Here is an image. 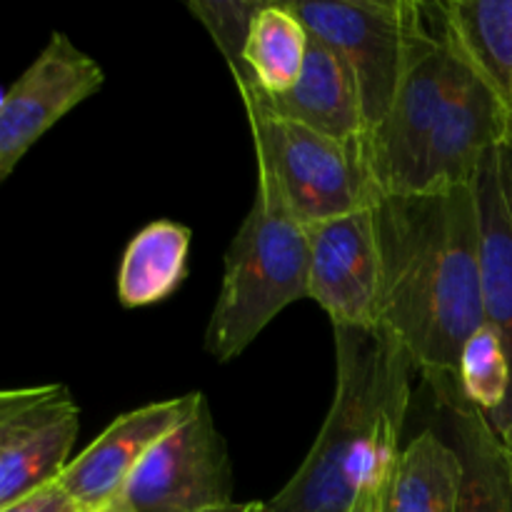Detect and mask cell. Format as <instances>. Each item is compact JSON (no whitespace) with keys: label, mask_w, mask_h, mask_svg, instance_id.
Returning <instances> with one entry per match:
<instances>
[{"label":"cell","mask_w":512,"mask_h":512,"mask_svg":"<svg viewBox=\"0 0 512 512\" xmlns=\"http://www.w3.org/2000/svg\"><path fill=\"white\" fill-rule=\"evenodd\" d=\"M0 512H83L80 505L68 495V490L58 483H50L35 493L25 495L18 503L8 505Z\"/></svg>","instance_id":"cell-23"},{"label":"cell","mask_w":512,"mask_h":512,"mask_svg":"<svg viewBox=\"0 0 512 512\" xmlns=\"http://www.w3.org/2000/svg\"><path fill=\"white\" fill-rule=\"evenodd\" d=\"M123 500L135 512H210L233 505V465L205 395L130 475Z\"/></svg>","instance_id":"cell-7"},{"label":"cell","mask_w":512,"mask_h":512,"mask_svg":"<svg viewBox=\"0 0 512 512\" xmlns=\"http://www.w3.org/2000/svg\"><path fill=\"white\" fill-rule=\"evenodd\" d=\"M88 512H135V510L130 508V505L125 503L123 498H118V500H115V503L103 505V508H98V510H88Z\"/></svg>","instance_id":"cell-24"},{"label":"cell","mask_w":512,"mask_h":512,"mask_svg":"<svg viewBox=\"0 0 512 512\" xmlns=\"http://www.w3.org/2000/svg\"><path fill=\"white\" fill-rule=\"evenodd\" d=\"M508 148H510V155H512V138H508Z\"/></svg>","instance_id":"cell-29"},{"label":"cell","mask_w":512,"mask_h":512,"mask_svg":"<svg viewBox=\"0 0 512 512\" xmlns=\"http://www.w3.org/2000/svg\"><path fill=\"white\" fill-rule=\"evenodd\" d=\"M448 413L463 460L458 512H512V463L498 430L465 403L450 405Z\"/></svg>","instance_id":"cell-17"},{"label":"cell","mask_w":512,"mask_h":512,"mask_svg":"<svg viewBox=\"0 0 512 512\" xmlns=\"http://www.w3.org/2000/svg\"><path fill=\"white\" fill-rule=\"evenodd\" d=\"M508 138H512V105L508 108Z\"/></svg>","instance_id":"cell-27"},{"label":"cell","mask_w":512,"mask_h":512,"mask_svg":"<svg viewBox=\"0 0 512 512\" xmlns=\"http://www.w3.org/2000/svg\"><path fill=\"white\" fill-rule=\"evenodd\" d=\"M80 433V410L68 388L18 420L0 450V510L58 483Z\"/></svg>","instance_id":"cell-13"},{"label":"cell","mask_w":512,"mask_h":512,"mask_svg":"<svg viewBox=\"0 0 512 512\" xmlns=\"http://www.w3.org/2000/svg\"><path fill=\"white\" fill-rule=\"evenodd\" d=\"M500 438H503L505 448H508V453H510V463H512V428L505 430V433H500Z\"/></svg>","instance_id":"cell-26"},{"label":"cell","mask_w":512,"mask_h":512,"mask_svg":"<svg viewBox=\"0 0 512 512\" xmlns=\"http://www.w3.org/2000/svg\"><path fill=\"white\" fill-rule=\"evenodd\" d=\"M193 233L175 220H153L133 235L115 280L118 303L128 310L150 308L178 293L188 275Z\"/></svg>","instance_id":"cell-15"},{"label":"cell","mask_w":512,"mask_h":512,"mask_svg":"<svg viewBox=\"0 0 512 512\" xmlns=\"http://www.w3.org/2000/svg\"><path fill=\"white\" fill-rule=\"evenodd\" d=\"M63 385H30V388H0V450L10 438L18 420L35 405L53 398Z\"/></svg>","instance_id":"cell-22"},{"label":"cell","mask_w":512,"mask_h":512,"mask_svg":"<svg viewBox=\"0 0 512 512\" xmlns=\"http://www.w3.org/2000/svg\"><path fill=\"white\" fill-rule=\"evenodd\" d=\"M458 58V45L445 30L438 3H433V30L415 53L388 115L363 145L378 198L420 195L425 155L448 98Z\"/></svg>","instance_id":"cell-6"},{"label":"cell","mask_w":512,"mask_h":512,"mask_svg":"<svg viewBox=\"0 0 512 512\" xmlns=\"http://www.w3.org/2000/svg\"><path fill=\"white\" fill-rule=\"evenodd\" d=\"M253 90V88H250ZM258 93V90H255ZM263 105L280 118L305 125L348 145L363 148L365 130L363 103L353 73L328 45L310 35L308 58L298 83L280 95H260Z\"/></svg>","instance_id":"cell-14"},{"label":"cell","mask_w":512,"mask_h":512,"mask_svg":"<svg viewBox=\"0 0 512 512\" xmlns=\"http://www.w3.org/2000/svg\"><path fill=\"white\" fill-rule=\"evenodd\" d=\"M310 33L290 0H260L243 48V80L235 88L280 95L298 83L308 58Z\"/></svg>","instance_id":"cell-16"},{"label":"cell","mask_w":512,"mask_h":512,"mask_svg":"<svg viewBox=\"0 0 512 512\" xmlns=\"http://www.w3.org/2000/svg\"><path fill=\"white\" fill-rule=\"evenodd\" d=\"M298 300H308V233L273 185L258 178L253 208L225 253L205 350L218 363L235 360Z\"/></svg>","instance_id":"cell-3"},{"label":"cell","mask_w":512,"mask_h":512,"mask_svg":"<svg viewBox=\"0 0 512 512\" xmlns=\"http://www.w3.org/2000/svg\"><path fill=\"white\" fill-rule=\"evenodd\" d=\"M460 400L495 420L508 405L512 390V368L503 338L485 323L463 345L458 360Z\"/></svg>","instance_id":"cell-20"},{"label":"cell","mask_w":512,"mask_h":512,"mask_svg":"<svg viewBox=\"0 0 512 512\" xmlns=\"http://www.w3.org/2000/svg\"><path fill=\"white\" fill-rule=\"evenodd\" d=\"M460 50V48H458ZM508 143V108L460 53L448 98L430 138L420 193L473 185L485 155Z\"/></svg>","instance_id":"cell-10"},{"label":"cell","mask_w":512,"mask_h":512,"mask_svg":"<svg viewBox=\"0 0 512 512\" xmlns=\"http://www.w3.org/2000/svg\"><path fill=\"white\" fill-rule=\"evenodd\" d=\"M308 300L318 303L333 328H380L383 255L375 205L305 228Z\"/></svg>","instance_id":"cell-8"},{"label":"cell","mask_w":512,"mask_h":512,"mask_svg":"<svg viewBox=\"0 0 512 512\" xmlns=\"http://www.w3.org/2000/svg\"><path fill=\"white\" fill-rule=\"evenodd\" d=\"M103 83L98 60L55 30L0 100V183L58 120L98 93Z\"/></svg>","instance_id":"cell-9"},{"label":"cell","mask_w":512,"mask_h":512,"mask_svg":"<svg viewBox=\"0 0 512 512\" xmlns=\"http://www.w3.org/2000/svg\"><path fill=\"white\" fill-rule=\"evenodd\" d=\"M250 505H253V503H248V505H238V503H233V505H228V508L210 510V512H250Z\"/></svg>","instance_id":"cell-25"},{"label":"cell","mask_w":512,"mask_h":512,"mask_svg":"<svg viewBox=\"0 0 512 512\" xmlns=\"http://www.w3.org/2000/svg\"><path fill=\"white\" fill-rule=\"evenodd\" d=\"M253 135L258 178L268 180L300 225H315L375 205L373 178L360 145L340 143L280 118L258 93L238 88Z\"/></svg>","instance_id":"cell-4"},{"label":"cell","mask_w":512,"mask_h":512,"mask_svg":"<svg viewBox=\"0 0 512 512\" xmlns=\"http://www.w3.org/2000/svg\"><path fill=\"white\" fill-rule=\"evenodd\" d=\"M463 460L455 445L423 430L403 448L385 512H458Z\"/></svg>","instance_id":"cell-19"},{"label":"cell","mask_w":512,"mask_h":512,"mask_svg":"<svg viewBox=\"0 0 512 512\" xmlns=\"http://www.w3.org/2000/svg\"><path fill=\"white\" fill-rule=\"evenodd\" d=\"M290 8L350 68L370 135L388 115L415 53L433 30V3L290 0Z\"/></svg>","instance_id":"cell-5"},{"label":"cell","mask_w":512,"mask_h":512,"mask_svg":"<svg viewBox=\"0 0 512 512\" xmlns=\"http://www.w3.org/2000/svg\"><path fill=\"white\" fill-rule=\"evenodd\" d=\"M250 512H265V505L263 503H253V505H250Z\"/></svg>","instance_id":"cell-28"},{"label":"cell","mask_w":512,"mask_h":512,"mask_svg":"<svg viewBox=\"0 0 512 512\" xmlns=\"http://www.w3.org/2000/svg\"><path fill=\"white\" fill-rule=\"evenodd\" d=\"M260 0H190L188 10L223 53L233 80H243V48Z\"/></svg>","instance_id":"cell-21"},{"label":"cell","mask_w":512,"mask_h":512,"mask_svg":"<svg viewBox=\"0 0 512 512\" xmlns=\"http://www.w3.org/2000/svg\"><path fill=\"white\" fill-rule=\"evenodd\" d=\"M480 223V270H483L485 323L503 338L512 368V155L508 143L490 150L473 178ZM500 433L512 428V390L495 420Z\"/></svg>","instance_id":"cell-12"},{"label":"cell","mask_w":512,"mask_h":512,"mask_svg":"<svg viewBox=\"0 0 512 512\" xmlns=\"http://www.w3.org/2000/svg\"><path fill=\"white\" fill-rule=\"evenodd\" d=\"M333 330V403L303 465L265 512H385L415 363L383 325Z\"/></svg>","instance_id":"cell-2"},{"label":"cell","mask_w":512,"mask_h":512,"mask_svg":"<svg viewBox=\"0 0 512 512\" xmlns=\"http://www.w3.org/2000/svg\"><path fill=\"white\" fill-rule=\"evenodd\" d=\"M445 30L460 53L512 105V0H448L438 3Z\"/></svg>","instance_id":"cell-18"},{"label":"cell","mask_w":512,"mask_h":512,"mask_svg":"<svg viewBox=\"0 0 512 512\" xmlns=\"http://www.w3.org/2000/svg\"><path fill=\"white\" fill-rule=\"evenodd\" d=\"M200 398L203 393H188L123 413L78 458L70 460V465L60 475V485L68 490L70 498L83 512L115 503L123 498L125 485L140 460L170 430L188 420Z\"/></svg>","instance_id":"cell-11"},{"label":"cell","mask_w":512,"mask_h":512,"mask_svg":"<svg viewBox=\"0 0 512 512\" xmlns=\"http://www.w3.org/2000/svg\"><path fill=\"white\" fill-rule=\"evenodd\" d=\"M375 220L383 255L380 325L408 350L443 408L463 403L458 360L485 325L473 185L378 198Z\"/></svg>","instance_id":"cell-1"}]
</instances>
